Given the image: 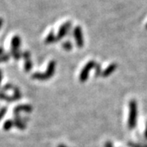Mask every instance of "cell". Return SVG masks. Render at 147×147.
Segmentation results:
<instances>
[{
  "label": "cell",
  "instance_id": "cell-1",
  "mask_svg": "<svg viewBox=\"0 0 147 147\" xmlns=\"http://www.w3.org/2000/svg\"><path fill=\"white\" fill-rule=\"evenodd\" d=\"M56 65H57V62L55 61H51L47 65V68L44 73L35 72L32 74L31 78L33 79L40 80V81H45L47 79H50L55 74Z\"/></svg>",
  "mask_w": 147,
  "mask_h": 147
},
{
  "label": "cell",
  "instance_id": "cell-2",
  "mask_svg": "<svg viewBox=\"0 0 147 147\" xmlns=\"http://www.w3.org/2000/svg\"><path fill=\"white\" fill-rule=\"evenodd\" d=\"M137 102L136 100H131L129 101V115L127 121V127L131 130L137 126Z\"/></svg>",
  "mask_w": 147,
  "mask_h": 147
},
{
  "label": "cell",
  "instance_id": "cell-3",
  "mask_svg": "<svg viewBox=\"0 0 147 147\" xmlns=\"http://www.w3.org/2000/svg\"><path fill=\"white\" fill-rule=\"evenodd\" d=\"M96 64V62L94 61H88V63L84 65V67L81 70L80 74H79V81L81 83H84V82H86L88 80V76H89L90 71L92 69L95 68Z\"/></svg>",
  "mask_w": 147,
  "mask_h": 147
},
{
  "label": "cell",
  "instance_id": "cell-4",
  "mask_svg": "<svg viewBox=\"0 0 147 147\" xmlns=\"http://www.w3.org/2000/svg\"><path fill=\"white\" fill-rule=\"evenodd\" d=\"M73 35L74 39H75L77 47L79 48H83L84 45V34H83V30L79 26L74 27L73 30Z\"/></svg>",
  "mask_w": 147,
  "mask_h": 147
},
{
  "label": "cell",
  "instance_id": "cell-5",
  "mask_svg": "<svg viewBox=\"0 0 147 147\" xmlns=\"http://www.w3.org/2000/svg\"><path fill=\"white\" fill-rule=\"evenodd\" d=\"M71 26H72V22L71 21H66V22L64 23L63 25L61 26V27L59 28L57 34V38L58 41L62 39L63 38H65L67 35V34L69 31Z\"/></svg>",
  "mask_w": 147,
  "mask_h": 147
},
{
  "label": "cell",
  "instance_id": "cell-6",
  "mask_svg": "<svg viewBox=\"0 0 147 147\" xmlns=\"http://www.w3.org/2000/svg\"><path fill=\"white\" fill-rule=\"evenodd\" d=\"M22 57L25 60V64H24V69L26 72H30L33 68V63L31 61V54L29 51H25L22 53Z\"/></svg>",
  "mask_w": 147,
  "mask_h": 147
},
{
  "label": "cell",
  "instance_id": "cell-7",
  "mask_svg": "<svg viewBox=\"0 0 147 147\" xmlns=\"http://www.w3.org/2000/svg\"><path fill=\"white\" fill-rule=\"evenodd\" d=\"M33 110V107L31 105L29 104H24V105H16L13 110V113L15 114H20L21 112H26V113H31Z\"/></svg>",
  "mask_w": 147,
  "mask_h": 147
},
{
  "label": "cell",
  "instance_id": "cell-8",
  "mask_svg": "<svg viewBox=\"0 0 147 147\" xmlns=\"http://www.w3.org/2000/svg\"><path fill=\"white\" fill-rule=\"evenodd\" d=\"M14 126H16L17 128H19L20 130H25L26 127V123L23 121L21 116L20 114H15L14 115Z\"/></svg>",
  "mask_w": 147,
  "mask_h": 147
},
{
  "label": "cell",
  "instance_id": "cell-9",
  "mask_svg": "<svg viewBox=\"0 0 147 147\" xmlns=\"http://www.w3.org/2000/svg\"><path fill=\"white\" fill-rule=\"evenodd\" d=\"M118 67V65L116 63H112L110 64V65L105 69V70H103L102 74H101V77L103 78H106V77H109L110 75H111L112 74L114 73L116 70V69Z\"/></svg>",
  "mask_w": 147,
  "mask_h": 147
},
{
  "label": "cell",
  "instance_id": "cell-10",
  "mask_svg": "<svg viewBox=\"0 0 147 147\" xmlns=\"http://www.w3.org/2000/svg\"><path fill=\"white\" fill-rule=\"evenodd\" d=\"M11 50H14V51H18L20 46H21V38L18 35H15L12 37L11 41Z\"/></svg>",
  "mask_w": 147,
  "mask_h": 147
},
{
  "label": "cell",
  "instance_id": "cell-11",
  "mask_svg": "<svg viewBox=\"0 0 147 147\" xmlns=\"http://www.w3.org/2000/svg\"><path fill=\"white\" fill-rule=\"evenodd\" d=\"M57 35H55V33L53 30H51L49 32V34H47V36L46 37L45 40H44V42L46 44H51V43H53V42H57Z\"/></svg>",
  "mask_w": 147,
  "mask_h": 147
},
{
  "label": "cell",
  "instance_id": "cell-12",
  "mask_svg": "<svg viewBox=\"0 0 147 147\" xmlns=\"http://www.w3.org/2000/svg\"><path fill=\"white\" fill-rule=\"evenodd\" d=\"M0 100H5L7 102H12V101H15V99L13 98V96H7L5 94V92H0Z\"/></svg>",
  "mask_w": 147,
  "mask_h": 147
},
{
  "label": "cell",
  "instance_id": "cell-13",
  "mask_svg": "<svg viewBox=\"0 0 147 147\" xmlns=\"http://www.w3.org/2000/svg\"><path fill=\"white\" fill-rule=\"evenodd\" d=\"M12 90H13V95H12V96H13V98L15 99V101H16V100H21V96H22L21 90L19 89L17 87H14Z\"/></svg>",
  "mask_w": 147,
  "mask_h": 147
},
{
  "label": "cell",
  "instance_id": "cell-14",
  "mask_svg": "<svg viewBox=\"0 0 147 147\" xmlns=\"http://www.w3.org/2000/svg\"><path fill=\"white\" fill-rule=\"evenodd\" d=\"M13 126H14V122H13V120L8 119V120L5 121V123H3V128L5 131H9Z\"/></svg>",
  "mask_w": 147,
  "mask_h": 147
},
{
  "label": "cell",
  "instance_id": "cell-15",
  "mask_svg": "<svg viewBox=\"0 0 147 147\" xmlns=\"http://www.w3.org/2000/svg\"><path fill=\"white\" fill-rule=\"evenodd\" d=\"M10 54H11V56L14 58V60H15V61H19V60L21 59V57H22V54L20 53V50H18V51L11 50Z\"/></svg>",
  "mask_w": 147,
  "mask_h": 147
},
{
  "label": "cell",
  "instance_id": "cell-16",
  "mask_svg": "<svg viewBox=\"0 0 147 147\" xmlns=\"http://www.w3.org/2000/svg\"><path fill=\"white\" fill-rule=\"evenodd\" d=\"M62 47H63L64 50H65V51H70L73 48V44L70 41H66V42L62 43Z\"/></svg>",
  "mask_w": 147,
  "mask_h": 147
},
{
  "label": "cell",
  "instance_id": "cell-17",
  "mask_svg": "<svg viewBox=\"0 0 147 147\" xmlns=\"http://www.w3.org/2000/svg\"><path fill=\"white\" fill-rule=\"evenodd\" d=\"M95 75H96V77H99V76H101V74H102V69H101V66L100 65V64L96 63V66H95Z\"/></svg>",
  "mask_w": 147,
  "mask_h": 147
},
{
  "label": "cell",
  "instance_id": "cell-18",
  "mask_svg": "<svg viewBox=\"0 0 147 147\" xmlns=\"http://www.w3.org/2000/svg\"><path fill=\"white\" fill-rule=\"evenodd\" d=\"M10 57L11 54H9V53H4V54H3L2 56H0V63L7 62V61H9Z\"/></svg>",
  "mask_w": 147,
  "mask_h": 147
},
{
  "label": "cell",
  "instance_id": "cell-19",
  "mask_svg": "<svg viewBox=\"0 0 147 147\" xmlns=\"http://www.w3.org/2000/svg\"><path fill=\"white\" fill-rule=\"evenodd\" d=\"M13 88H14V86H13L11 84H5L2 88H0V92H7L8 90L13 89Z\"/></svg>",
  "mask_w": 147,
  "mask_h": 147
},
{
  "label": "cell",
  "instance_id": "cell-20",
  "mask_svg": "<svg viewBox=\"0 0 147 147\" xmlns=\"http://www.w3.org/2000/svg\"><path fill=\"white\" fill-rule=\"evenodd\" d=\"M7 108L6 106H4V107H3V108L0 109V121L3 119V117H4L6 114H7Z\"/></svg>",
  "mask_w": 147,
  "mask_h": 147
},
{
  "label": "cell",
  "instance_id": "cell-21",
  "mask_svg": "<svg viewBox=\"0 0 147 147\" xmlns=\"http://www.w3.org/2000/svg\"><path fill=\"white\" fill-rule=\"evenodd\" d=\"M127 146L129 147H147V146H142V145L136 144V143H133V142H128Z\"/></svg>",
  "mask_w": 147,
  "mask_h": 147
},
{
  "label": "cell",
  "instance_id": "cell-22",
  "mask_svg": "<svg viewBox=\"0 0 147 147\" xmlns=\"http://www.w3.org/2000/svg\"><path fill=\"white\" fill-rule=\"evenodd\" d=\"M105 147H114V146H113L112 142H110V141H108V142H106L105 143Z\"/></svg>",
  "mask_w": 147,
  "mask_h": 147
},
{
  "label": "cell",
  "instance_id": "cell-23",
  "mask_svg": "<svg viewBox=\"0 0 147 147\" xmlns=\"http://www.w3.org/2000/svg\"><path fill=\"white\" fill-rule=\"evenodd\" d=\"M22 119H23V121H24V122H25L26 123L28 121H30V119H29V118H28L27 116H24V117L22 118Z\"/></svg>",
  "mask_w": 147,
  "mask_h": 147
},
{
  "label": "cell",
  "instance_id": "cell-24",
  "mask_svg": "<svg viewBox=\"0 0 147 147\" xmlns=\"http://www.w3.org/2000/svg\"><path fill=\"white\" fill-rule=\"evenodd\" d=\"M4 54V48L3 47H0V56Z\"/></svg>",
  "mask_w": 147,
  "mask_h": 147
},
{
  "label": "cell",
  "instance_id": "cell-25",
  "mask_svg": "<svg viewBox=\"0 0 147 147\" xmlns=\"http://www.w3.org/2000/svg\"><path fill=\"white\" fill-rule=\"evenodd\" d=\"M2 79H3V71H2V69H0V85H1Z\"/></svg>",
  "mask_w": 147,
  "mask_h": 147
},
{
  "label": "cell",
  "instance_id": "cell-26",
  "mask_svg": "<svg viewBox=\"0 0 147 147\" xmlns=\"http://www.w3.org/2000/svg\"><path fill=\"white\" fill-rule=\"evenodd\" d=\"M3 20L0 17V29H1V27H2V25H3Z\"/></svg>",
  "mask_w": 147,
  "mask_h": 147
},
{
  "label": "cell",
  "instance_id": "cell-27",
  "mask_svg": "<svg viewBox=\"0 0 147 147\" xmlns=\"http://www.w3.org/2000/svg\"><path fill=\"white\" fill-rule=\"evenodd\" d=\"M145 137L147 139V122H146V131H145Z\"/></svg>",
  "mask_w": 147,
  "mask_h": 147
},
{
  "label": "cell",
  "instance_id": "cell-28",
  "mask_svg": "<svg viewBox=\"0 0 147 147\" xmlns=\"http://www.w3.org/2000/svg\"><path fill=\"white\" fill-rule=\"evenodd\" d=\"M57 147H67V146H65V145H62V144H60Z\"/></svg>",
  "mask_w": 147,
  "mask_h": 147
},
{
  "label": "cell",
  "instance_id": "cell-29",
  "mask_svg": "<svg viewBox=\"0 0 147 147\" xmlns=\"http://www.w3.org/2000/svg\"><path fill=\"white\" fill-rule=\"evenodd\" d=\"M146 30H147V23L146 24Z\"/></svg>",
  "mask_w": 147,
  "mask_h": 147
}]
</instances>
